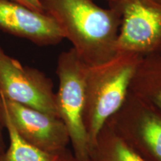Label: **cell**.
<instances>
[{
  "mask_svg": "<svg viewBox=\"0 0 161 161\" xmlns=\"http://www.w3.org/2000/svg\"><path fill=\"white\" fill-rule=\"evenodd\" d=\"M43 12L55 21L86 65L98 64L116 55L121 17L112 8L94 0H40Z\"/></svg>",
  "mask_w": 161,
  "mask_h": 161,
  "instance_id": "cell-1",
  "label": "cell"
},
{
  "mask_svg": "<svg viewBox=\"0 0 161 161\" xmlns=\"http://www.w3.org/2000/svg\"><path fill=\"white\" fill-rule=\"evenodd\" d=\"M142 58L117 52L103 63L86 65L85 125L92 152L102 130L123 105Z\"/></svg>",
  "mask_w": 161,
  "mask_h": 161,
  "instance_id": "cell-2",
  "label": "cell"
},
{
  "mask_svg": "<svg viewBox=\"0 0 161 161\" xmlns=\"http://www.w3.org/2000/svg\"><path fill=\"white\" fill-rule=\"evenodd\" d=\"M86 67L71 48L60 54L56 69L59 80L56 92L58 115L67 130L73 155L80 160L92 154L85 125Z\"/></svg>",
  "mask_w": 161,
  "mask_h": 161,
  "instance_id": "cell-3",
  "label": "cell"
},
{
  "mask_svg": "<svg viewBox=\"0 0 161 161\" xmlns=\"http://www.w3.org/2000/svg\"><path fill=\"white\" fill-rule=\"evenodd\" d=\"M108 3L121 17L116 52L145 56L160 49L161 4L155 0H110Z\"/></svg>",
  "mask_w": 161,
  "mask_h": 161,
  "instance_id": "cell-4",
  "label": "cell"
},
{
  "mask_svg": "<svg viewBox=\"0 0 161 161\" xmlns=\"http://www.w3.org/2000/svg\"><path fill=\"white\" fill-rule=\"evenodd\" d=\"M0 90L5 99L60 118L52 80L39 69L23 66L1 46Z\"/></svg>",
  "mask_w": 161,
  "mask_h": 161,
  "instance_id": "cell-5",
  "label": "cell"
},
{
  "mask_svg": "<svg viewBox=\"0 0 161 161\" xmlns=\"http://www.w3.org/2000/svg\"><path fill=\"white\" fill-rule=\"evenodd\" d=\"M4 99L5 113L21 138L50 154L65 153L69 137L64 122L50 115L17 102Z\"/></svg>",
  "mask_w": 161,
  "mask_h": 161,
  "instance_id": "cell-6",
  "label": "cell"
},
{
  "mask_svg": "<svg viewBox=\"0 0 161 161\" xmlns=\"http://www.w3.org/2000/svg\"><path fill=\"white\" fill-rule=\"evenodd\" d=\"M0 30L40 46L57 45L64 39L47 14L11 0H0Z\"/></svg>",
  "mask_w": 161,
  "mask_h": 161,
  "instance_id": "cell-7",
  "label": "cell"
},
{
  "mask_svg": "<svg viewBox=\"0 0 161 161\" xmlns=\"http://www.w3.org/2000/svg\"><path fill=\"white\" fill-rule=\"evenodd\" d=\"M139 113L134 122V136L140 143L141 154L147 161H161V114L129 90Z\"/></svg>",
  "mask_w": 161,
  "mask_h": 161,
  "instance_id": "cell-8",
  "label": "cell"
},
{
  "mask_svg": "<svg viewBox=\"0 0 161 161\" xmlns=\"http://www.w3.org/2000/svg\"><path fill=\"white\" fill-rule=\"evenodd\" d=\"M129 90L161 114V52L142 56Z\"/></svg>",
  "mask_w": 161,
  "mask_h": 161,
  "instance_id": "cell-9",
  "label": "cell"
},
{
  "mask_svg": "<svg viewBox=\"0 0 161 161\" xmlns=\"http://www.w3.org/2000/svg\"><path fill=\"white\" fill-rule=\"evenodd\" d=\"M92 155L98 161H147L117 132L109 134L104 128L98 136Z\"/></svg>",
  "mask_w": 161,
  "mask_h": 161,
  "instance_id": "cell-10",
  "label": "cell"
},
{
  "mask_svg": "<svg viewBox=\"0 0 161 161\" xmlns=\"http://www.w3.org/2000/svg\"><path fill=\"white\" fill-rule=\"evenodd\" d=\"M5 110V108H4ZM5 127L9 146L0 156V161H59L60 155L50 154L32 146L17 134L5 113Z\"/></svg>",
  "mask_w": 161,
  "mask_h": 161,
  "instance_id": "cell-11",
  "label": "cell"
},
{
  "mask_svg": "<svg viewBox=\"0 0 161 161\" xmlns=\"http://www.w3.org/2000/svg\"><path fill=\"white\" fill-rule=\"evenodd\" d=\"M5 127V110H4V99L3 96L0 90V156L5 152L6 146L4 140V130Z\"/></svg>",
  "mask_w": 161,
  "mask_h": 161,
  "instance_id": "cell-12",
  "label": "cell"
},
{
  "mask_svg": "<svg viewBox=\"0 0 161 161\" xmlns=\"http://www.w3.org/2000/svg\"><path fill=\"white\" fill-rule=\"evenodd\" d=\"M25 6L28 8L37 12H43L40 0H11ZM44 13V12H43Z\"/></svg>",
  "mask_w": 161,
  "mask_h": 161,
  "instance_id": "cell-13",
  "label": "cell"
},
{
  "mask_svg": "<svg viewBox=\"0 0 161 161\" xmlns=\"http://www.w3.org/2000/svg\"><path fill=\"white\" fill-rule=\"evenodd\" d=\"M59 161H98L96 160L95 157L92 154V156L90 158L85 159V160H80L75 158L73 154H70L69 151H66L65 153H64L61 156H60V160Z\"/></svg>",
  "mask_w": 161,
  "mask_h": 161,
  "instance_id": "cell-14",
  "label": "cell"
},
{
  "mask_svg": "<svg viewBox=\"0 0 161 161\" xmlns=\"http://www.w3.org/2000/svg\"><path fill=\"white\" fill-rule=\"evenodd\" d=\"M155 1H157L158 3H159L160 4H161V0H155Z\"/></svg>",
  "mask_w": 161,
  "mask_h": 161,
  "instance_id": "cell-15",
  "label": "cell"
},
{
  "mask_svg": "<svg viewBox=\"0 0 161 161\" xmlns=\"http://www.w3.org/2000/svg\"><path fill=\"white\" fill-rule=\"evenodd\" d=\"M158 50H159V51H160V52H161V46H160V49H158Z\"/></svg>",
  "mask_w": 161,
  "mask_h": 161,
  "instance_id": "cell-16",
  "label": "cell"
},
{
  "mask_svg": "<svg viewBox=\"0 0 161 161\" xmlns=\"http://www.w3.org/2000/svg\"><path fill=\"white\" fill-rule=\"evenodd\" d=\"M107 1H108V2H109V1H110V0H107Z\"/></svg>",
  "mask_w": 161,
  "mask_h": 161,
  "instance_id": "cell-17",
  "label": "cell"
}]
</instances>
